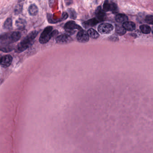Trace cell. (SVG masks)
<instances>
[{
    "label": "cell",
    "mask_w": 153,
    "mask_h": 153,
    "mask_svg": "<svg viewBox=\"0 0 153 153\" xmlns=\"http://www.w3.org/2000/svg\"><path fill=\"white\" fill-rule=\"evenodd\" d=\"M69 13H70V17L71 19H75L76 18V14L74 10L72 9H70L69 10Z\"/></svg>",
    "instance_id": "cell-22"
},
{
    "label": "cell",
    "mask_w": 153,
    "mask_h": 153,
    "mask_svg": "<svg viewBox=\"0 0 153 153\" xmlns=\"http://www.w3.org/2000/svg\"><path fill=\"white\" fill-rule=\"evenodd\" d=\"M24 0H19V2H21V1H23Z\"/></svg>",
    "instance_id": "cell-28"
},
{
    "label": "cell",
    "mask_w": 153,
    "mask_h": 153,
    "mask_svg": "<svg viewBox=\"0 0 153 153\" xmlns=\"http://www.w3.org/2000/svg\"><path fill=\"white\" fill-rule=\"evenodd\" d=\"M113 25L108 23H103L98 26V31L102 34H108L113 30Z\"/></svg>",
    "instance_id": "cell-5"
},
{
    "label": "cell",
    "mask_w": 153,
    "mask_h": 153,
    "mask_svg": "<svg viewBox=\"0 0 153 153\" xmlns=\"http://www.w3.org/2000/svg\"><path fill=\"white\" fill-rule=\"evenodd\" d=\"M65 4L67 6H70L73 3V0H65Z\"/></svg>",
    "instance_id": "cell-25"
},
{
    "label": "cell",
    "mask_w": 153,
    "mask_h": 153,
    "mask_svg": "<svg viewBox=\"0 0 153 153\" xmlns=\"http://www.w3.org/2000/svg\"><path fill=\"white\" fill-rule=\"evenodd\" d=\"M103 11L105 12L111 11L113 13H117L118 12V7L113 0H105L103 5Z\"/></svg>",
    "instance_id": "cell-3"
},
{
    "label": "cell",
    "mask_w": 153,
    "mask_h": 153,
    "mask_svg": "<svg viewBox=\"0 0 153 153\" xmlns=\"http://www.w3.org/2000/svg\"><path fill=\"white\" fill-rule=\"evenodd\" d=\"M38 33V31H34L29 33L17 47L16 51L21 52L27 49L32 45L34 40L37 36Z\"/></svg>",
    "instance_id": "cell-1"
},
{
    "label": "cell",
    "mask_w": 153,
    "mask_h": 153,
    "mask_svg": "<svg viewBox=\"0 0 153 153\" xmlns=\"http://www.w3.org/2000/svg\"><path fill=\"white\" fill-rule=\"evenodd\" d=\"M152 33H153V28H152Z\"/></svg>",
    "instance_id": "cell-29"
},
{
    "label": "cell",
    "mask_w": 153,
    "mask_h": 153,
    "mask_svg": "<svg viewBox=\"0 0 153 153\" xmlns=\"http://www.w3.org/2000/svg\"><path fill=\"white\" fill-rule=\"evenodd\" d=\"M56 40L57 44L66 45L71 43L73 41V39L69 34H64L57 36Z\"/></svg>",
    "instance_id": "cell-6"
},
{
    "label": "cell",
    "mask_w": 153,
    "mask_h": 153,
    "mask_svg": "<svg viewBox=\"0 0 153 153\" xmlns=\"http://www.w3.org/2000/svg\"><path fill=\"white\" fill-rule=\"evenodd\" d=\"M28 12L31 15H36L38 13V7L35 4H32L30 6L28 9Z\"/></svg>",
    "instance_id": "cell-17"
},
{
    "label": "cell",
    "mask_w": 153,
    "mask_h": 153,
    "mask_svg": "<svg viewBox=\"0 0 153 153\" xmlns=\"http://www.w3.org/2000/svg\"><path fill=\"white\" fill-rule=\"evenodd\" d=\"M1 44H11L13 43L11 39L10 34H5L0 36Z\"/></svg>",
    "instance_id": "cell-10"
},
{
    "label": "cell",
    "mask_w": 153,
    "mask_h": 153,
    "mask_svg": "<svg viewBox=\"0 0 153 153\" xmlns=\"http://www.w3.org/2000/svg\"><path fill=\"white\" fill-rule=\"evenodd\" d=\"M88 35L90 37L93 39H97L99 37V35L98 32L97 31L94 30V29L90 28V29L88 30L87 31Z\"/></svg>",
    "instance_id": "cell-18"
},
{
    "label": "cell",
    "mask_w": 153,
    "mask_h": 153,
    "mask_svg": "<svg viewBox=\"0 0 153 153\" xmlns=\"http://www.w3.org/2000/svg\"><path fill=\"white\" fill-rule=\"evenodd\" d=\"M13 61V58L10 55L5 56L2 57L1 65L4 68H7L10 66Z\"/></svg>",
    "instance_id": "cell-9"
},
{
    "label": "cell",
    "mask_w": 153,
    "mask_h": 153,
    "mask_svg": "<svg viewBox=\"0 0 153 153\" xmlns=\"http://www.w3.org/2000/svg\"><path fill=\"white\" fill-rule=\"evenodd\" d=\"M123 26L128 31H133L136 28L135 23L132 22L127 21L123 23Z\"/></svg>",
    "instance_id": "cell-14"
},
{
    "label": "cell",
    "mask_w": 153,
    "mask_h": 153,
    "mask_svg": "<svg viewBox=\"0 0 153 153\" xmlns=\"http://www.w3.org/2000/svg\"><path fill=\"white\" fill-rule=\"evenodd\" d=\"M22 6L21 4L17 5L15 10V12L16 15H19L22 10Z\"/></svg>",
    "instance_id": "cell-24"
},
{
    "label": "cell",
    "mask_w": 153,
    "mask_h": 153,
    "mask_svg": "<svg viewBox=\"0 0 153 153\" xmlns=\"http://www.w3.org/2000/svg\"><path fill=\"white\" fill-rule=\"evenodd\" d=\"M140 28L142 32L144 34H148L151 32V28L147 25H143L140 26Z\"/></svg>",
    "instance_id": "cell-20"
},
{
    "label": "cell",
    "mask_w": 153,
    "mask_h": 153,
    "mask_svg": "<svg viewBox=\"0 0 153 153\" xmlns=\"http://www.w3.org/2000/svg\"><path fill=\"white\" fill-rule=\"evenodd\" d=\"M16 26L19 29H23L25 27L26 25V22L25 20L23 19H19L16 22Z\"/></svg>",
    "instance_id": "cell-19"
},
{
    "label": "cell",
    "mask_w": 153,
    "mask_h": 153,
    "mask_svg": "<svg viewBox=\"0 0 153 153\" xmlns=\"http://www.w3.org/2000/svg\"><path fill=\"white\" fill-rule=\"evenodd\" d=\"M64 29L69 35H73L76 32V30L80 31L82 30V28L75 22L70 21L66 22L65 25Z\"/></svg>",
    "instance_id": "cell-4"
},
{
    "label": "cell",
    "mask_w": 153,
    "mask_h": 153,
    "mask_svg": "<svg viewBox=\"0 0 153 153\" xmlns=\"http://www.w3.org/2000/svg\"><path fill=\"white\" fill-rule=\"evenodd\" d=\"M115 32L118 35L122 36L126 33V30L123 25H116L115 26Z\"/></svg>",
    "instance_id": "cell-15"
},
{
    "label": "cell",
    "mask_w": 153,
    "mask_h": 153,
    "mask_svg": "<svg viewBox=\"0 0 153 153\" xmlns=\"http://www.w3.org/2000/svg\"><path fill=\"white\" fill-rule=\"evenodd\" d=\"M14 47L10 44H0V51L8 52L13 50Z\"/></svg>",
    "instance_id": "cell-12"
},
{
    "label": "cell",
    "mask_w": 153,
    "mask_h": 153,
    "mask_svg": "<svg viewBox=\"0 0 153 153\" xmlns=\"http://www.w3.org/2000/svg\"><path fill=\"white\" fill-rule=\"evenodd\" d=\"M58 31H53V27L51 26H48L46 27L40 36V42L41 44H45L48 43L51 39L55 35H57Z\"/></svg>",
    "instance_id": "cell-2"
},
{
    "label": "cell",
    "mask_w": 153,
    "mask_h": 153,
    "mask_svg": "<svg viewBox=\"0 0 153 153\" xmlns=\"http://www.w3.org/2000/svg\"><path fill=\"white\" fill-rule=\"evenodd\" d=\"M12 27V20L11 18H8L5 22L4 28L6 29H10Z\"/></svg>",
    "instance_id": "cell-21"
},
{
    "label": "cell",
    "mask_w": 153,
    "mask_h": 153,
    "mask_svg": "<svg viewBox=\"0 0 153 153\" xmlns=\"http://www.w3.org/2000/svg\"><path fill=\"white\" fill-rule=\"evenodd\" d=\"M115 19L117 22L124 23L128 21V17L124 14H119L115 16Z\"/></svg>",
    "instance_id": "cell-13"
},
{
    "label": "cell",
    "mask_w": 153,
    "mask_h": 153,
    "mask_svg": "<svg viewBox=\"0 0 153 153\" xmlns=\"http://www.w3.org/2000/svg\"><path fill=\"white\" fill-rule=\"evenodd\" d=\"M111 40L114 41V39L115 41L116 40H118V38H117V37H113V36H112L111 37Z\"/></svg>",
    "instance_id": "cell-26"
},
{
    "label": "cell",
    "mask_w": 153,
    "mask_h": 153,
    "mask_svg": "<svg viewBox=\"0 0 153 153\" xmlns=\"http://www.w3.org/2000/svg\"><path fill=\"white\" fill-rule=\"evenodd\" d=\"M2 56L0 55V65L1 64V61H2Z\"/></svg>",
    "instance_id": "cell-27"
},
{
    "label": "cell",
    "mask_w": 153,
    "mask_h": 153,
    "mask_svg": "<svg viewBox=\"0 0 153 153\" xmlns=\"http://www.w3.org/2000/svg\"><path fill=\"white\" fill-rule=\"evenodd\" d=\"M145 21L148 24L153 25V16L151 15L146 16L145 18Z\"/></svg>",
    "instance_id": "cell-23"
},
{
    "label": "cell",
    "mask_w": 153,
    "mask_h": 153,
    "mask_svg": "<svg viewBox=\"0 0 153 153\" xmlns=\"http://www.w3.org/2000/svg\"><path fill=\"white\" fill-rule=\"evenodd\" d=\"M99 22H100L97 19L94 18V19H90L84 22L83 23V25L85 27L87 28V27H92V26H95Z\"/></svg>",
    "instance_id": "cell-11"
},
{
    "label": "cell",
    "mask_w": 153,
    "mask_h": 153,
    "mask_svg": "<svg viewBox=\"0 0 153 153\" xmlns=\"http://www.w3.org/2000/svg\"><path fill=\"white\" fill-rule=\"evenodd\" d=\"M76 39L80 43H86L89 41V36L87 31L82 29L78 32L76 35Z\"/></svg>",
    "instance_id": "cell-7"
},
{
    "label": "cell",
    "mask_w": 153,
    "mask_h": 153,
    "mask_svg": "<svg viewBox=\"0 0 153 153\" xmlns=\"http://www.w3.org/2000/svg\"><path fill=\"white\" fill-rule=\"evenodd\" d=\"M10 37L12 42L14 43V42H17L20 39L21 37V34L20 32H18V31H15V32L11 33Z\"/></svg>",
    "instance_id": "cell-16"
},
{
    "label": "cell",
    "mask_w": 153,
    "mask_h": 153,
    "mask_svg": "<svg viewBox=\"0 0 153 153\" xmlns=\"http://www.w3.org/2000/svg\"><path fill=\"white\" fill-rule=\"evenodd\" d=\"M95 14L97 19L99 22L105 20L106 18V15L105 13V12H104L102 10L100 6H99L96 9Z\"/></svg>",
    "instance_id": "cell-8"
}]
</instances>
